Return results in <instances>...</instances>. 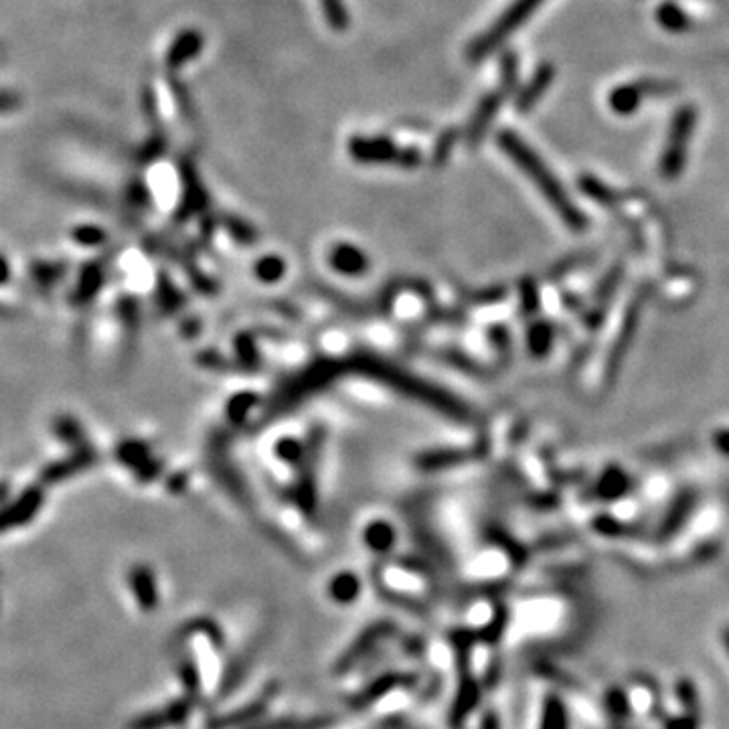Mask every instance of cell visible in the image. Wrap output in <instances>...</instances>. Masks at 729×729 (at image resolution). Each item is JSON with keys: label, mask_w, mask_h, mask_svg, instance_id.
<instances>
[{"label": "cell", "mask_w": 729, "mask_h": 729, "mask_svg": "<svg viewBox=\"0 0 729 729\" xmlns=\"http://www.w3.org/2000/svg\"><path fill=\"white\" fill-rule=\"evenodd\" d=\"M658 23L663 24L667 31H673V33H679L686 27V16L681 11L679 6L675 5H663L658 8Z\"/></svg>", "instance_id": "obj_11"}, {"label": "cell", "mask_w": 729, "mask_h": 729, "mask_svg": "<svg viewBox=\"0 0 729 729\" xmlns=\"http://www.w3.org/2000/svg\"><path fill=\"white\" fill-rule=\"evenodd\" d=\"M16 106H19V99H16L13 93L0 91V112H5V109H13Z\"/></svg>", "instance_id": "obj_14"}, {"label": "cell", "mask_w": 729, "mask_h": 729, "mask_svg": "<svg viewBox=\"0 0 729 729\" xmlns=\"http://www.w3.org/2000/svg\"><path fill=\"white\" fill-rule=\"evenodd\" d=\"M695 126V109L693 108H681L671 122V130L667 137V147L660 156V175L665 179H675L677 175L683 173L685 160H686V148H689V140Z\"/></svg>", "instance_id": "obj_3"}, {"label": "cell", "mask_w": 729, "mask_h": 729, "mask_svg": "<svg viewBox=\"0 0 729 729\" xmlns=\"http://www.w3.org/2000/svg\"><path fill=\"white\" fill-rule=\"evenodd\" d=\"M717 448L725 456H729V431H722V434H717Z\"/></svg>", "instance_id": "obj_15"}, {"label": "cell", "mask_w": 729, "mask_h": 729, "mask_svg": "<svg viewBox=\"0 0 729 729\" xmlns=\"http://www.w3.org/2000/svg\"><path fill=\"white\" fill-rule=\"evenodd\" d=\"M456 138H458V130H456V128H450V130L444 132L442 137L438 138L436 150H434V160H436V163H442V160L448 158V155H450V150H452V147H454Z\"/></svg>", "instance_id": "obj_12"}, {"label": "cell", "mask_w": 729, "mask_h": 729, "mask_svg": "<svg viewBox=\"0 0 729 729\" xmlns=\"http://www.w3.org/2000/svg\"><path fill=\"white\" fill-rule=\"evenodd\" d=\"M203 49V35L197 29H186L171 43L166 51V67L168 70H181L185 63L197 57Z\"/></svg>", "instance_id": "obj_6"}, {"label": "cell", "mask_w": 729, "mask_h": 729, "mask_svg": "<svg viewBox=\"0 0 729 729\" xmlns=\"http://www.w3.org/2000/svg\"><path fill=\"white\" fill-rule=\"evenodd\" d=\"M554 75H555V70L549 63L541 65L537 73L533 75V80L523 88L519 98H516V108H519L521 112H527V109L535 106L537 99L544 96L545 90L551 86V81H554Z\"/></svg>", "instance_id": "obj_7"}, {"label": "cell", "mask_w": 729, "mask_h": 729, "mask_svg": "<svg viewBox=\"0 0 729 729\" xmlns=\"http://www.w3.org/2000/svg\"><path fill=\"white\" fill-rule=\"evenodd\" d=\"M320 5L328 24L335 31H345L349 27V11H346L343 0H320Z\"/></svg>", "instance_id": "obj_10"}, {"label": "cell", "mask_w": 729, "mask_h": 729, "mask_svg": "<svg viewBox=\"0 0 729 729\" xmlns=\"http://www.w3.org/2000/svg\"><path fill=\"white\" fill-rule=\"evenodd\" d=\"M349 152L355 160H361V163H389V160L400 158L395 144L387 138L355 137L349 142Z\"/></svg>", "instance_id": "obj_4"}, {"label": "cell", "mask_w": 729, "mask_h": 729, "mask_svg": "<svg viewBox=\"0 0 729 729\" xmlns=\"http://www.w3.org/2000/svg\"><path fill=\"white\" fill-rule=\"evenodd\" d=\"M8 276H11V272H8V264L3 258H0V284H5Z\"/></svg>", "instance_id": "obj_16"}, {"label": "cell", "mask_w": 729, "mask_h": 729, "mask_svg": "<svg viewBox=\"0 0 729 729\" xmlns=\"http://www.w3.org/2000/svg\"><path fill=\"white\" fill-rule=\"evenodd\" d=\"M642 86H622L610 93V106L618 114H632L642 99Z\"/></svg>", "instance_id": "obj_8"}, {"label": "cell", "mask_w": 729, "mask_h": 729, "mask_svg": "<svg viewBox=\"0 0 729 729\" xmlns=\"http://www.w3.org/2000/svg\"><path fill=\"white\" fill-rule=\"evenodd\" d=\"M171 90H173V93H175V99H176V104H179V108L183 109V114L185 116H193V104H191V99H189V93H186V90L181 86L179 81H176L175 78L171 80Z\"/></svg>", "instance_id": "obj_13"}, {"label": "cell", "mask_w": 729, "mask_h": 729, "mask_svg": "<svg viewBox=\"0 0 729 729\" xmlns=\"http://www.w3.org/2000/svg\"><path fill=\"white\" fill-rule=\"evenodd\" d=\"M541 3H544V0H515V3L503 13L501 19L474 41L472 47L469 49V59H472V62H480V59H485L487 55L493 53L503 41L513 35L515 29H519L521 24L529 19V14L535 11Z\"/></svg>", "instance_id": "obj_2"}, {"label": "cell", "mask_w": 729, "mask_h": 729, "mask_svg": "<svg viewBox=\"0 0 729 729\" xmlns=\"http://www.w3.org/2000/svg\"><path fill=\"white\" fill-rule=\"evenodd\" d=\"M185 707L183 705H173L165 714H156V715H147V717H140L137 722L132 724V729H160L166 724H176L181 722L183 715H185Z\"/></svg>", "instance_id": "obj_9"}, {"label": "cell", "mask_w": 729, "mask_h": 729, "mask_svg": "<svg viewBox=\"0 0 729 729\" xmlns=\"http://www.w3.org/2000/svg\"><path fill=\"white\" fill-rule=\"evenodd\" d=\"M498 144H501V148L507 152L508 156H511L513 163L529 176L531 183L537 186L541 194L545 197V201L551 207H554L557 217L562 219L567 227L575 229V232H582V229L586 227V217L580 213V209L575 207V203L567 197L563 186L559 185L555 175L549 171L544 160H541L535 152H533L527 144H525L511 130H503L501 134H498Z\"/></svg>", "instance_id": "obj_1"}, {"label": "cell", "mask_w": 729, "mask_h": 729, "mask_svg": "<svg viewBox=\"0 0 729 729\" xmlns=\"http://www.w3.org/2000/svg\"><path fill=\"white\" fill-rule=\"evenodd\" d=\"M507 90L508 88H505V90L501 88L498 91H493V93H488V96L482 98L477 112H474L472 120L469 122V128H466V137H469L470 144H477V142H480L482 137H485V132L488 130V126L493 124L498 108H501V104H503Z\"/></svg>", "instance_id": "obj_5"}]
</instances>
